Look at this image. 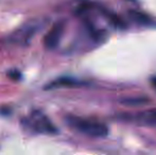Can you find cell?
Returning a JSON list of instances; mask_svg holds the SVG:
<instances>
[{
    "instance_id": "1",
    "label": "cell",
    "mask_w": 156,
    "mask_h": 155,
    "mask_svg": "<svg viewBox=\"0 0 156 155\" xmlns=\"http://www.w3.org/2000/svg\"><path fill=\"white\" fill-rule=\"evenodd\" d=\"M65 122L73 130L94 138H103L108 134V128L98 121L76 116H67L65 118Z\"/></svg>"
},
{
    "instance_id": "2",
    "label": "cell",
    "mask_w": 156,
    "mask_h": 155,
    "mask_svg": "<svg viewBox=\"0 0 156 155\" xmlns=\"http://www.w3.org/2000/svg\"><path fill=\"white\" fill-rule=\"evenodd\" d=\"M23 124L26 129L36 134L54 135L58 133V128L52 123L51 120L39 111H33L29 116L23 118Z\"/></svg>"
},
{
    "instance_id": "3",
    "label": "cell",
    "mask_w": 156,
    "mask_h": 155,
    "mask_svg": "<svg viewBox=\"0 0 156 155\" xmlns=\"http://www.w3.org/2000/svg\"><path fill=\"white\" fill-rule=\"evenodd\" d=\"M64 31H65V23L64 21H56L48 33L44 37V45L47 49H55L60 44L61 39L63 37Z\"/></svg>"
},
{
    "instance_id": "4",
    "label": "cell",
    "mask_w": 156,
    "mask_h": 155,
    "mask_svg": "<svg viewBox=\"0 0 156 155\" xmlns=\"http://www.w3.org/2000/svg\"><path fill=\"white\" fill-rule=\"evenodd\" d=\"M39 25L34 21L27 23L23 27H21L20 29H18L12 36H11V41L13 43L16 44H21V45H26L33 38V36L35 35L37 31H38Z\"/></svg>"
},
{
    "instance_id": "5",
    "label": "cell",
    "mask_w": 156,
    "mask_h": 155,
    "mask_svg": "<svg viewBox=\"0 0 156 155\" xmlns=\"http://www.w3.org/2000/svg\"><path fill=\"white\" fill-rule=\"evenodd\" d=\"M86 85V83L78 80L72 77H61L56 80L50 82L48 85H46L45 89H55V88H63V87H79Z\"/></svg>"
},
{
    "instance_id": "6",
    "label": "cell",
    "mask_w": 156,
    "mask_h": 155,
    "mask_svg": "<svg viewBox=\"0 0 156 155\" xmlns=\"http://www.w3.org/2000/svg\"><path fill=\"white\" fill-rule=\"evenodd\" d=\"M135 121L141 125L148 126H156V108L152 110H147L144 112L138 113L134 117Z\"/></svg>"
},
{
    "instance_id": "7",
    "label": "cell",
    "mask_w": 156,
    "mask_h": 155,
    "mask_svg": "<svg viewBox=\"0 0 156 155\" xmlns=\"http://www.w3.org/2000/svg\"><path fill=\"white\" fill-rule=\"evenodd\" d=\"M129 16L132 17V19L137 21V23H144V25L149 23V18L144 14H142V13L137 12V11H131V12H129Z\"/></svg>"
},
{
    "instance_id": "8",
    "label": "cell",
    "mask_w": 156,
    "mask_h": 155,
    "mask_svg": "<svg viewBox=\"0 0 156 155\" xmlns=\"http://www.w3.org/2000/svg\"><path fill=\"white\" fill-rule=\"evenodd\" d=\"M147 101L148 100L146 99H127V100H123L122 102L124 104H126V105H142Z\"/></svg>"
},
{
    "instance_id": "9",
    "label": "cell",
    "mask_w": 156,
    "mask_h": 155,
    "mask_svg": "<svg viewBox=\"0 0 156 155\" xmlns=\"http://www.w3.org/2000/svg\"><path fill=\"white\" fill-rule=\"evenodd\" d=\"M9 77H11L13 80H20L23 76H21V73L19 72L18 70H14V71H12V72L9 73Z\"/></svg>"
}]
</instances>
